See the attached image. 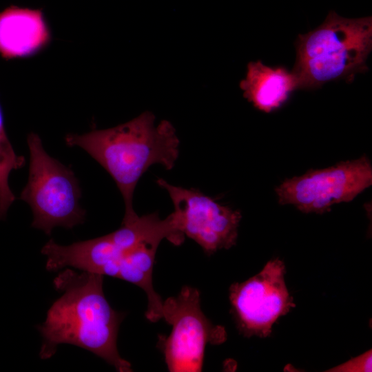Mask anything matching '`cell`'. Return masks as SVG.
Wrapping results in <instances>:
<instances>
[{
    "mask_svg": "<svg viewBox=\"0 0 372 372\" xmlns=\"http://www.w3.org/2000/svg\"><path fill=\"white\" fill-rule=\"evenodd\" d=\"M104 276L72 269L61 271L53 280L62 292L37 326L42 336L41 359H49L59 345L69 344L86 349L117 371H132L131 364L117 349L119 326L124 315L112 308L103 292Z\"/></svg>",
    "mask_w": 372,
    "mask_h": 372,
    "instance_id": "cell-1",
    "label": "cell"
},
{
    "mask_svg": "<svg viewBox=\"0 0 372 372\" xmlns=\"http://www.w3.org/2000/svg\"><path fill=\"white\" fill-rule=\"evenodd\" d=\"M65 141L70 147L85 150L114 179L124 200L123 220L138 216L133 195L144 173L156 164L170 170L179 156L180 141L175 128L167 120L156 125L150 112L111 128L69 134Z\"/></svg>",
    "mask_w": 372,
    "mask_h": 372,
    "instance_id": "cell-2",
    "label": "cell"
},
{
    "mask_svg": "<svg viewBox=\"0 0 372 372\" xmlns=\"http://www.w3.org/2000/svg\"><path fill=\"white\" fill-rule=\"evenodd\" d=\"M292 70L300 89H314L340 79L353 81L368 70L372 49V18H344L331 10L312 31L299 34Z\"/></svg>",
    "mask_w": 372,
    "mask_h": 372,
    "instance_id": "cell-3",
    "label": "cell"
},
{
    "mask_svg": "<svg viewBox=\"0 0 372 372\" xmlns=\"http://www.w3.org/2000/svg\"><path fill=\"white\" fill-rule=\"evenodd\" d=\"M27 143L28 178L19 199L32 209L31 226L50 236L56 227L70 229L83 224L86 211L80 205L81 189L72 169L50 156L37 134L30 133Z\"/></svg>",
    "mask_w": 372,
    "mask_h": 372,
    "instance_id": "cell-4",
    "label": "cell"
},
{
    "mask_svg": "<svg viewBox=\"0 0 372 372\" xmlns=\"http://www.w3.org/2000/svg\"><path fill=\"white\" fill-rule=\"evenodd\" d=\"M174 235L170 219H161L155 212L123 221L119 229L107 235L70 245L50 239L41 254L47 257L45 267L49 271L70 267L115 278L118 262L133 249L147 240L170 241Z\"/></svg>",
    "mask_w": 372,
    "mask_h": 372,
    "instance_id": "cell-5",
    "label": "cell"
},
{
    "mask_svg": "<svg viewBox=\"0 0 372 372\" xmlns=\"http://www.w3.org/2000/svg\"><path fill=\"white\" fill-rule=\"evenodd\" d=\"M200 300L197 289L184 286L177 296L163 301L162 318L172 329L168 337L159 336V345L171 372L201 371L206 344H219L227 339L225 328L205 317Z\"/></svg>",
    "mask_w": 372,
    "mask_h": 372,
    "instance_id": "cell-6",
    "label": "cell"
},
{
    "mask_svg": "<svg viewBox=\"0 0 372 372\" xmlns=\"http://www.w3.org/2000/svg\"><path fill=\"white\" fill-rule=\"evenodd\" d=\"M371 184V164L362 156L286 179L276 193L281 205H292L305 214H321L335 204L353 200Z\"/></svg>",
    "mask_w": 372,
    "mask_h": 372,
    "instance_id": "cell-7",
    "label": "cell"
},
{
    "mask_svg": "<svg viewBox=\"0 0 372 372\" xmlns=\"http://www.w3.org/2000/svg\"><path fill=\"white\" fill-rule=\"evenodd\" d=\"M285 272L283 261L275 258L256 275L231 285L232 313L244 336H269L276 320L296 307L285 284Z\"/></svg>",
    "mask_w": 372,
    "mask_h": 372,
    "instance_id": "cell-8",
    "label": "cell"
},
{
    "mask_svg": "<svg viewBox=\"0 0 372 372\" xmlns=\"http://www.w3.org/2000/svg\"><path fill=\"white\" fill-rule=\"evenodd\" d=\"M156 183L172 200L179 230L205 253L211 254L236 245L242 218L238 210L219 204L196 189L173 185L161 178Z\"/></svg>",
    "mask_w": 372,
    "mask_h": 372,
    "instance_id": "cell-9",
    "label": "cell"
},
{
    "mask_svg": "<svg viewBox=\"0 0 372 372\" xmlns=\"http://www.w3.org/2000/svg\"><path fill=\"white\" fill-rule=\"evenodd\" d=\"M43 9L12 5L0 11V56L9 60L32 56L51 42Z\"/></svg>",
    "mask_w": 372,
    "mask_h": 372,
    "instance_id": "cell-10",
    "label": "cell"
},
{
    "mask_svg": "<svg viewBox=\"0 0 372 372\" xmlns=\"http://www.w3.org/2000/svg\"><path fill=\"white\" fill-rule=\"evenodd\" d=\"M243 96L254 107L269 113L280 107L297 89L292 72L283 67L271 68L260 61L249 62L245 79L240 83Z\"/></svg>",
    "mask_w": 372,
    "mask_h": 372,
    "instance_id": "cell-11",
    "label": "cell"
},
{
    "mask_svg": "<svg viewBox=\"0 0 372 372\" xmlns=\"http://www.w3.org/2000/svg\"><path fill=\"white\" fill-rule=\"evenodd\" d=\"M161 241L151 240L133 249L118 262L116 277L141 288L147 297V319L156 322L162 318L161 297L153 287L152 272L157 248Z\"/></svg>",
    "mask_w": 372,
    "mask_h": 372,
    "instance_id": "cell-12",
    "label": "cell"
},
{
    "mask_svg": "<svg viewBox=\"0 0 372 372\" xmlns=\"http://www.w3.org/2000/svg\"><path fill=\"white\" fill-rule=\"evenodd\" d=\"M25 164V158L16 153L8 138L0 105V220L6 218L9 207L16 199L9 185L10 174Z\"/></svg>",
    "mask_w": 372,
    "mask_h": 372,
    "instance_id": "cell-13",
    "label": "cell"
},
{
    "mask_svg": "<svg viewBox=\"0 0 372 372\" xmlns=\"http://www.w3.org/2000/svg\"><path fill=\"white\" fill-rule=\"evenodd\" d=\"M371 350L332 368L329 371L366 372L371 371Z\"/></svg>",
    "mask_w": 372,
    "mask_h": 372,
    "instance_id": "cell-14",
    "label": "cell"
}]
</instances>
